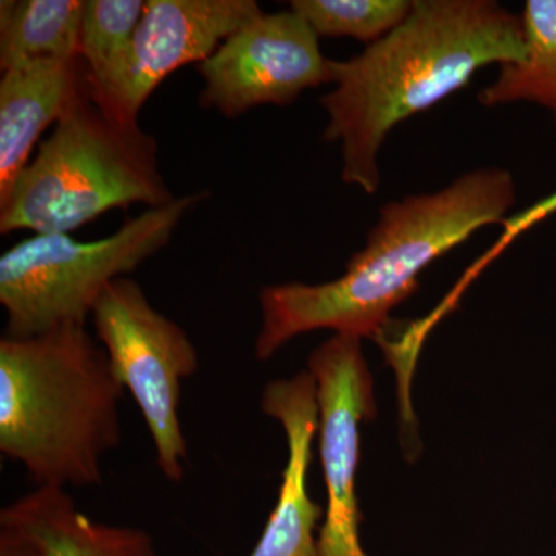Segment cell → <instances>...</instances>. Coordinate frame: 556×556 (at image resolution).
Masks as SVG:
<instances>
[{"mask_svg":"<svg viewBox=\"0 0 556 556\" xmlns=\"http://www.w3.org/2000/svg\"><path fill=\"white\" fill-rule=\"evenodd\" d=\"M148 0H86L80 25L79 58L89 86H98L118 68Z\"/></svg>","mask_w":556,"mask_h":556,"instance_id":"15","label":"cell"},{"mask_svg":"<svg viewBox=\"0 0 556 556\" xmlns=\"http://www.w3.org/2000/svg\"><path fill=\"white\" fill-rule=\"evenodd\" d=\"M0 530L33 556H159L144 529L94 521L60 486H36L0 510Z\"/></svg>","mask_w":556,"mask_h":556,"instance_id":"12","label":"cell"},{"mask_svg":"<svg viewBox=\"0 0 556 556\" xmlns=\"http://www.w3.org/2000/svg\"><path fill=\"white\" fill-rule=\"evenodd\" d=\"M526 56L521 16L493 0H413L401 25L357 56L329 60L320 98L327 142H340L342 181L380 188L379 152L397 124L468 86L490 64Z\"/></svg>","mask_w":556,"mask_h":556,"instance_id":"1","label":"cell"},{"mask_svg":"<svg viewBox=\"0 0 556 556\" xmlns=\"http://www.w3.org/2000/svg\"><path fill=\"white\" fill-rule=\"evenodd\" d=\"M526 56L500 65L492 86L479 91L485 108L530 101L554 113L556 124V0H529L522 11Z\"/></svg>","mask_w":556,"mask_h":556,"instance_id":"14","label":"cell"},{"mask_svg":"<svg viewBox=\"0 0 556 556\" xmlns=\"http://www.w3.org/2000/svg\"><path fill=\"white\" fill-rule=\"evenodd\" d=\"M199 104L233 119L262 105L292 104L303 91L329 84V60L318 36L294 11L262 13L197 65Z\"/></svg>","mask_w":556,"mask_h":556,"instance_id":"7","label":"cell"},{"mask_svg":"<svg viewBox=\"0 0 556 556\" xmlns=\"http://www.w3.org/2000/svg\"><path fill=\"white\" fill-rule=\"evenodd\" d=\"M260 407L283 427L288 463L276 507L249 556H320L316 530L324 507L311 500L306 485L313 441L320 427L316 380L309 371L270 380L263 390Z\"/></svg>","mask_w":556,"mask_h":556,"instance_id":"10","label":"cell"},{"mask_svg":"<svg viewBox=\"0 0 556 556\" xmlns=\"http://www.w3.org/2000/svg\"><path fill=\"white\" fill-rule=\"evenodd\" d=\"M361 340L334 334L316 348L308 361V371L317 383L318 452L328 495L325 522L317 536L320 556H368L358 538V426L375 419L376 401Z\"/></svg>","mask_w":556,"mask_h":556,"instance_id":"8","label":"cell"},{"mask_svg":"<svg viewBox=\"0 0 556 556\" xmlns=\"http://www.w3.org/2000/svg\"><path fill=\"white\" fill-rule=\"evenodd\" d=\"M206 199L207 190H199L167 206L146 208L102 239L43 233L7 249L0 255L7 338H33L67 325H86L109 285L163 251L182 218Z\"/></svg>","mask_w":556,"mask_h":556,"instance_id":"5","label":"cell"},{"mask_svg":"<svg viewBox=\"0 0 556 556\" xmlns=\"http://www.w3.org/2000/svg\"><path fill=\"white\" fill-rule=\"evenodd\" d=\"M177 197L160 169L159 142L91 100L73 102L0 199V233H72L113 208L163 207Z\"/></svg>","mask_w":556,"mask_h":556,"instance_id":"4","label":"cell"},{"mask_svg":"<svg viewBox=\"0 0 556 556\" xmlns=\"http://www.w3.org/2000/svg\"><path fill=\"white\" fill-rule=\"evenodd\" d=\"M86 0H2L0 70L79 58Z\"/></svg>","mask_w":556,"mask_h":556,"instance_id":"13","label":"cell"},{"mask_svg":"<svg viewBox=\"0 0 556 556\" xmlns=\"http://www.w3.org/2000/svg\"><path fill=\"white\" fill-rule=\"evenodd\" d=\"M289 7L318 38H354L376 42L401 25L409 0H292Z\"/></svg>","mask_w":556,"mask_h":556,"instance_id":"16","label":"cell"},{"mask_svg":"<svg viewBox=\"0 0 556 556\" xmlns=\"http://www.w3.org/2000/svg\"><path fill=\"white\" fill-rule=\"evenodd\" d=\"M97 339L113 375L129 390L144 419L163 477L181 482L188 441L182 431V383L197 375L200 356L188 332L153 308L129 277L109 285L91 313Z\"/></svg>","mask_w":556,"mask_h":556,"instance_id":"6","label":"cell"},{"mask_svg":"<svg viewBox=\"0 0 556 556\" xmlns=\"http://www.w3.org/2000/svg\"><path fill=\"white\" fill-rule=\"evenodd\" d=\"M263 11L255 0H148L126 56L90 87L110 118L139 124V113L172 73L200 65Z\"/></svg>","mask_w":556,"mask_h":556,"instance_id":"9","label":"cell"},{"mask_svg":"<svg viewBox=\"0 0 556 556\" xmlns=\"http://www.w3.org/2000/svg\"><path fill=\"white\" fill-rule=\"evenodd\" d=\"M90 89L80 58L39 61L2 72L0 79V199L27 167L40 137Z\"/></svg>","mask_w":556,"mask_h":556,"instance_id":"11","label":"cell"},{"mask_svg":"<svg viewBox=\"0 0 556 556\" xmlns=\"http://www.w3.org/2000/svg\"><path fill=\"white\" fill-rule=\"evenodd\" d=\"M554 214H556V190L554 193H551V195H547L546 199L536 201L533 206L527 207L525 211L511 215V217L504 218V222L501 223L503 232H501L500 239H497L496 243L493 244L484 255H481V257L466 270V274L459 278V281H457L455 288L450 291L447 298L439 303L441 309L444 311V313H452V311L456 308L457 300L460 299V295L466 291L468 285L482 273V269L486 268L497 255L503 254L504 249H506L511 241L517 240L521 233L532 229L538 223L544 222V219Z\"/></svg>","mask_w":556,"mask_h":556,"instance_id":"17","label":"cell"},{"mask_svg":"<svg viewBox=\"0 0 556 556\" xmlns=\"http://www.w3.org/2000/svg\"><path fill=\"white\" fill-rule=\"evenodd\" d=\"M515 201V179L500 167L468 172L438 192L390 201L342 277L262 289L255 358L269 361L317 329L378 340L391 325V311L419 288L420 273L477 230L501 225Z\"/></svg>","mask_w":556,"mask_h":556,"instance_id":"2","label":"cell"},{"mask_svg":"<svg viewBox=\"0 0 556 556\" xmlns=\"http://www.w3.org/2000/svg\"><path fill=\"white\" fill-rule=\"evenodd\" d=\"M124 387L86 325L0 339V453L36 486H98L123 441Z\"/></svg>","mask_w":556,"mask_h":556,"instance_id":"3","label":"cell"}]
</instances>
